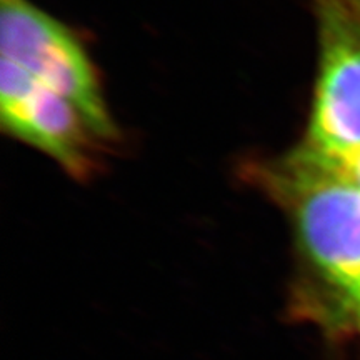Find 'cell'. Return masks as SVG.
Returning <instances> with one entry per match:
<instances>
[{"mask_svg":"<svg viewBox=\"0 0 360 360\" xmlns=\"http://www.w3.org/2000/svg\"><path fill=\"white\" fill-rule=\"evenodd\" d=\"M305 150L310 152L315 159L321 162L323 167L330 170L332 174H335L337 177L347 180V182L354 184L355 187L360 188V148H355L352 152L337 157H322L319 154H314L309 148H305Z\"/></svg>","mask_w":360,"mask_h":360,"instance_id":"5b68a950","label":"cell"},{"mask_svg":"<svg viewBox=\"0 0 360 360\" xmlns=\"http://www.w3.org/2000/svg\"><path fill=\"white\" fill-rule=\"evenodd\" d=\"M247 174L290 219L300 255L315 277L360 309V188L302 146L278 160L252 164Z\"/></svg>","mask_w":360,"mask_h":360,"instance_id":"6da1fadb","label":"cell"},{"mask_svg":"<svg viewBox=\"0 0 360 360\" xmlns=\"http://www.w3.org/2000/svg\"><path fill=\"white\" fill-rule=\"evenodd\" d=\"M319 77L302 146L322 157L360 148V0H310Z\"/></svg>","mask_w":360,"mask_h":360,"instance_id":"3957f363","label":"cell"},{"mask_svg":"<svg viewBox=\"0 0 360 360\" xmlns=\"http://www.w3.org/2000/svg\"><path fill=\"white\" fill-rule=\"evenodd\" d=\"M4 132L52 157L67 174L85 180L96 172V134L72 103L13 62L0 67Z\"/></svg>","mask_w":360,"mask_h":360,"instance_id":"277c9868","label":"cell"},{"mask_svg":"<svg viewBox=\"0 0 360 360\" xmlns=\"http://www.w3.org/2000/svg\"><path fill=\"white\" fill-rule=\"evenodd\" d=\"M0 47L2 58L67 98L98 141L119 139L96 67L69 27L30 0H0Z\"/></svg>","mask_w":360,"mask_h":360,"instance_id":"7a4b0ae2","label":"cell"}]
</instances>
